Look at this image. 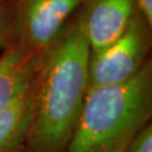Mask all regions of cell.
<instances>
[{"label": "cell", "instance_id": "cell-1", "mask_svg": "<svg viewBox=\"0 0 152 152\" xmlns=\"http://www.w3.org/2000/svg\"><path fill=\"white\" fill-rule=\"evenodd\" d=\"M90 49L77 17L41 58L26 152H65L88 90Z\"/></svg>", "mask_w": 152, "mask_h": 152}, {"label": "cell", "instance_id": "cell-2", "mask_svg": "<svg viewBox=\"0 0 152 152\" xmlns=\"http://www.w3.org/2000/svg\"><path fill=\"white\" fill-rule=\"evenodd\" d=\"M152 113V65L127 81L89 88L65 152H125Z\"/></svg>", "mask_w": 152, "mask_h": 152}, {"label": "cell", "instance_id": "cell-3", "mask_svg": "<svg viewBox=\"0 0 152 152\" xmlns=\"http://www.w3.org/2000/svg\"><path fill=\"white\" fill-rule=\"evenodd\" d=\"M83 0H18L10 9L14 43L42 56Z\"/></svg>", "mask_w": 152, "mask_h": 152}, {"label": "cell", "instance_id": "cell-4", "mask_svg": "<svg viewBox=\"0 0 152 152\" xmlns=\"http://www.w3.org/2000/svg\"><path fill=\"white\" fill-rule=\"evenodd\" d=\"M148 27L137 12L116 41L100 52L90 53L88 89L122 83L135 76L147 62L150 45Z\"/></svg>", "mask_w": 152, "mask_h": 152}, {"label": "cell", "instance_id": "cell-5", "mask_svg": "<svg viewBox=\"0 0 152 152\" xmlns=\"http://www.w3.org/2000/svg\"><path fill=\"white\" fill-rule=\"evenodd\" d=\"M136 14L134 0H83L77 17L90 53L100 52L116 41Z\"/></svg>", "mask_w": 152, "mask_h": 152}, {"label": "cell", "instance_id": "cell-6", "mask_svg": "<svg viewBox=\"0 0 152 152\" xmlns=\"http://www.w3.org/2000/svg\"><path fill=\"white\" fill-rule=\"evenodd\" d=\"M41 58L14 42L0 53V110L32 87Z\"/></svg>", "mask_w": 152, "mask_h": 152}, {"label": "cell", "instance_id": "cell-7", "mask_svg": "<svg viewBox=\"0 0 152 152\" xmlns=\"http://www.w3.org/2000/svg\"><path fill=\"white\" fill-rule=\"evenodd\" d=\"M32 115L33 85L20 97L0 110V152L25 151Z\"/></svg>", "mask_w": 152, "mask_h": 152}, {"label": "cell", "instance_id": "cell-8", "mask_svg": "<svg viewBox=\"0 0 152 152\" xmlns=\"http://www.w3.org/2000/svg\"><path fill=\"white\" fill-rule=\"evenodd\" d=\"M125 152H152V125L148 123L131 141Z\"/></svg>", "mask_w": 152, "mask_h": 152}, {"label": "cell", "instance_id": "cell-9", "mask_svg": "<svg viewBox=\"0 0 152 152\" xmlns=\"http://www.w3.org/2000/svg\"><path fill=\"white\" fill-rule=\"evenodd\" d=\"M11 38V18L10 8L8 5L0 0V53L7 46Z\"/></svg>", "mask_w": 152, "mask_h": 152}, {"label": "cell", "instance_id": "cell-10", "mask_svg": "<svg viewBox=\"0 0 152 152\" xmlns=\"http://www.w3.org/2000/svg\"><path fill=\"white\" fill-rule=\"evenodd\" d=\"M139 15L144 19L147 25L152 26V0H134Z\"/></svg>", "mask_w": 152, "mask_h": 152}]
</instances>
